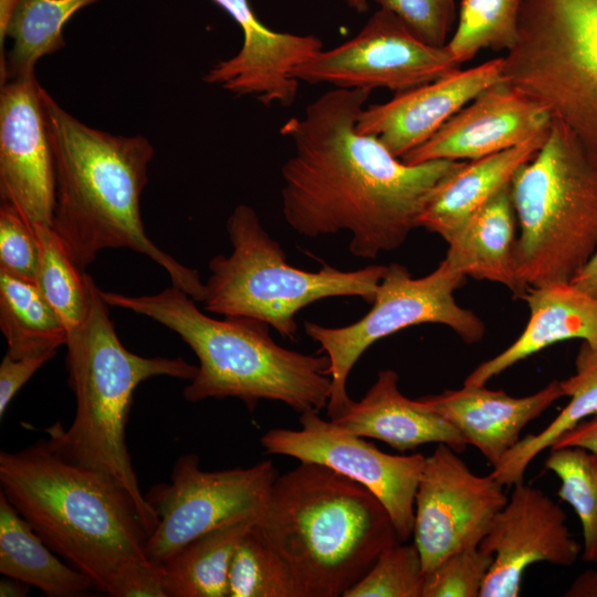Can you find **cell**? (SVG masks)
<instances>
[{
	"label": "cell",
	"mask_w": 597,
	"mask_h": 597,
	"mask_svg": "<svg viewBox=\"0 0 597 597\" xmlns=\"http://www.w3.org/2000/svg\"><path fill=\"white\" fill-rule=\"evenodd\" d=\"M371 91L332 88L281 127L292 155L281 168L282 213L297 233L347 231L362 259L399 248L432 189L463 161L408 164L357 128Z\"/></svg>",
	"instance_id": "1"
},
{
	"label": "cell",
	"mask_w": 597,
	"mask_h": 597,
	"mask_svg": "<svg viewBox=\"0 0 597 597\" xmlns=\"http://www.w3.org/2000/svg\"><path fill=\"white\" fill-rule=\"evenodd\" d=\"M41 97L54 156L52 228L71 260L84 270L103 249L127 248L147 255L172 285L203 302L198 272L160 250L146 234L140 196L154 157L142 135H114L87 126L43 87Z\"/></svg>",
	"instance_id": "2"
},
{
	"label": "cell",
	"mask_w": 597,
	"mask_h": 597,
	"mask_svg": "<svg viewBox=\"0 0 597 597\" xmlns=\"http://www.w3.org/2000/svg\"><path fill=\"white\" fill-rule=\"evenodd\" d=\"M1 492L46 545L118 597L151 561L148 532L129 493L109 475L62 459L45 439L0 453Z\"/></svg>",
	"instance_id": "3"
},
{
	"label": "cell",
	"mask_w": 597,
	"mask_h": 597,
	"mask_svg": "<svg viewBox=\"0 0 597 597\" xmlns=\"http://www.w3.org/2000/svg\"><path fill=\"white\" fill-rule=\"evenodd\" d=\"M256 527L291 570L302 597H338L399 543L383 503L318 463L276 476Z\"/></svg>",
	"instance_id": "4"
},
{
	"label": "cell",
	"mask_w": 597,
	"mask_h": 597,
	"mask_svg": "<svg viewBox=\"0 0 597 597\" xmlns=\"http://www.w3.org/2000/svg\"><path fill=\"white\" fill-rule=\"evenodd\" d=\"M100 292L109 306L155 320L192 349L199 366L182 391L186 400L233 397L253 411L259 400L266 399L300 413L318 412L327 406L332 386L328 357L277 345L266 323L239 316L211 317L174 285L153 295Z\"/></svg>",
	"instance_id": "5"
},
{
	"label": "cell",
	"mask_w": 597,
	"mask_h": 597,
	"mask_svg": "<svg viewBox=\"0 0 597 597\" xmlns=\"http://www.w3.org/2000/svg\"><path fill=\"white\" fill-rule=\"evenodd\" d=\"M108 306L95 285L86 318L69 332L65 363L76 411L69 428L53 425L45 440L62 459L117 481L134 500L149 536L158 516L139 488L126 444L133 394L155 376L191 380L198 366L181 357H143L128 350Z\"/></svg>",
	"instance_id": "6"
},
{
	"label": "cell",
	"mask_w": 597,
	"mask_h": 597,
	"mask_svg": "<svg viewBox=\"0 0 597 597\" xmlns=\"http://www.w3.org/2000/svg\"><path fill=\"white\" fill-rule=\"evenodd\" d=\"M520 237L515 269L528 287L572 282L597 249V155L554 119L511 180Z\"/></svg>",
	"instance_id": "7"
},
{
	"label": "cell",
	"mask_w": 597,
	"mask_h": 597,
	"mask_svg": "<svg viewBox=\"0 0 597 597\" xmlns=\"http://www.w3.org/2000/svg\"><path fill=\"white\" fill-rule=\"evenodd\" d=\"M227 231L232 251L209 262L211 275L205 283V310L266 323L284 338H295L296 314L316 301L357 296L371 304L386 271V265L355 271L294 268L248 205L233 209Z\"/></svg>",
	"instance_id": "8"
},
{
	"label": "cell",
	"mask_w": 597,
	"mask_h": 597,
	"mask_svg": "<svg viewBox=\"0 0 597 597\" xmlns=\"http://www.w3.org/2000/svg\"><path fill=\"white\" fill-rule=\"evenodd\" d=\"M504 80L597 155V0H522Z\"/></svg>",
	"instance_id": "9"
},
{
	"label": "cell",
	"mask_w": 597,
	"mask_h": 597,
	"mask_svg": "<svg viewBox=\"0 0 597 597\" xmlns=\"http://www.w3.org/2000/svg\"><path fill=\"white\" fill-rule=\"evenodd\" d=\"M464 280L465 275L446 258L422 277H412L406 266L391 263L386 265L370 311L360 320L342 327L304 323L306 335L320 344L329 360L327 375L332 386L326 407L331 420L339 417L353 401L346 391L348 375L377 341L425 323L446 325L467 344L483 338L484 323L454 300V292Z\"/></svg>",
	"instance_id": "10"
},
{
	"label": "cell",
	"mask_w": 597,
	"mask_h": 597,
	"mask_svg": "<svg viewBox=\"0 0 597 597\" xmlns=\"http://www.w3.org/2000/svg\"><path fill=\"white\" fill-rule=\"evenodd\" d=\"M276 469L271 460L249 468L205 471L188 453L176 461L169 483L154 485L146 499L158 516L146 554L163 564L200 535L243 516H259Z\"/></svg>",
	"instance_id": "11"
},
{
	"label": "cell",
	"mask_w": 597,
	"mask_h": 597,
	"mask_svg": "<svg viewBox=\"0 0 597 597\" xmlns=\"http://www.w3.org/2000/svg\"><path fill=\"white\" fill-rule=\"evenodd\" d=\"M458 67L446 45L423 42L394 13L379 8L355 36L316 52L294 70L293 76L312 85L399 93Z\"/></svg>",
	"instance_id": "12"
},
{
	"label": "cell",
	"mask_w": 597,
	"mask_h": 597,
	"mask_svg": "<svg viewBox=\"0 0 597 597\" xmlns=\"http://www.w3.org/2000/svg\"><path fill=\"white\" fill-rule=\"evenodd\" d=\"M301 429H271L261 437L266 453L318 463L367 488L387 509L400 542L412 535L415 498L426 457L390 454L325 420L316 411L300 417Z\"/></svg>",
	"instance_id": "13"
},
{
	"label": "cell",
	"mask_w": 597,
	"mask_h": 597,
	"mask_svg": "<svg viewBox=\"0 0 597 597\" xmlns=\"http://www.w3.org/2000/svg\"><path fill=\"white\" fill-rule=\"evenodd\" d=\"M507 500L491 473H473L457 451L439 443L426 457L415 498L412 535L425 574L449 555L480 546Z\"/></svg>",
	"instance_id": "14"
},
{
	"label": "cell",
	"mask_w": 597,
	"mask_h": 597,
	"mask_svg": "<svg viewBox=\"0 0 597 597\" xmlns=\"http://www.w3.org/2000/svg\"><path fill=\"white\" fill-rule=\"evenodd\" d=\"M34 74L10 80L0 91V198L31 226L52 227L54 156Z\"/></svg>",
	"instance_id": "15"
},
{
	"label": "cell",
	"mask_w": 597,
	"mask_h": 597,
	"mask_svg": "<svg viewBox=\"0 0 597 597\" xmlns=\"http://www.w3.org/2000/svg\"><path fill=\"white\" fill-rule=\"evenodd\" d=\"M480 547L494 556L480 597H517L528 566L545 562L570 567L582 553L561 505L523 481L513 485Z\"/></svg>",
	"instance_id": "16"
},
{
	"label": "cell",
	"mask_w": 597,
	"mask_h": 597,
	"mask_svg": "<svg viewBox=\"0 0 597 597\" xmlns=\"http://www.w3.org/2000/svg\"><path fill=\"white\" fill-rule=\"evenodd\" d=\"M552 121L542 104L503 81L480 93L401 160H475L546 133Z\"/></svg>",
	"instance_id": "17"
},
{
	"label": "cell",
	"mask_w": 597,
	"mask_h": 597,
	"mask_svg": "<svg viewBox=\"0 0 597 597\" xmlns=\"http://www.w3.org/2000/svg\"><path fill=\"white\" fill-rule=\"evenodd\" d=\"M241 28L243 43L237 54L214 64L203 76L240 96H254L266 106H290L300 82L294 70L323 49L313 34L277 32L260 21L249 0H212Z\"/></svg>",
	"instance_id": "18"
},
{
	"label": "cell",
	"mask_w": 597,
	"mask_h": 597,
	"mask_svg": "<svg viewBox=\"0 0 597 597\" xmlns=\"http://www.w3.org/2000/svg\"><path fill=\"white\" fill-rule=\"evenodd\" d=\"M503 81V56L464 70L458 67L434 81L395 93L385 103L365 107L357 128L401 158L428 140L480 93Z\"/></svg>",
	"instance_id": "19"
},
{
	"label": "cell",
	"mask_w": 597,
	"mask_h": 597,
	"mask_svg": "<svg viewBox=\"0 0 597 597\" xmlns=\"http://www.w3.org/2000/svg\"><path fill=\"white\" fill-rule=\"evenodd\" d=\"M562 397L561 380L554 379L523 397L491 390L485 385H463L418 400L450 422L467 444L476 448L494 468L520 441L523 429Z\"/></svg>",
	"instance_id": "20"
},
{
	"label": "cell",
	"mask_w": 597,
	"mask_h": 597,
	"mask_svg": "<svg viewBox=\"0 0 597 597\" xmlns=\"http://www.w3.org/2000/svg\"><path fill=\"white\" fill-rule=\"evenodd\" d=\"M530 310L522 334L496 356L476 366L463 385L483 386L516 363L567 339H582L597 349V301L570 282L528 287Z\"/></svg>",
	"instance_id": "21"
},
{
	"label": "cell",
	"mask_w": 597,
	"mask_h": 597,
	"mask_svg": "<svg viewBox=\"0 0 597 597\" xmlns=\"http://www.w3.org/2000/svg\"><path fill=\"white\" fill-rule=\"evenodd\" d=\"M394 369H381L366 395L332 420L348 432L380 440L405 452L428 443H444L458 453L467 448L460 432L444 418L409 399L399 389Z\"/></svg>",
	"instance_id": "22"
},
{
	"label": "cell",
	"mask_w": 597,
	"mask_h": 597,
	"mask_svg": "<svg viewBox=\"0 0 597 597\" xmlns=\"http://www.w3.org/2000/svg\"><path fill=\"white\" fill-rule=\"evenodd\" d=\"M547 132L515 147L463 161L432 189L416 219V228H425L448 242L480 208L511 184L516 170L538 151Z\"/></svg>",
	"instance_id": "23"
},
{
	"label": "cell",
	"mask_w": 597,
	"mask_h": 597,
	"mask_svg": "<svg viewBox=\"0 0 597 597\" xmlns=\"http://www.w3.org/2000/svg\"><path fill=\"white\" fill-rule=\"evenodd\" d=\"M515 221L510 184L448 241L446 259L465 276L500 283L514 298H523L528 286L516 274Z\"/></svg>",
	"instance_id": "24"
},
{
	"label": "cell",
	"mask_w": 597,
	"mask_h": 597,
	"mask_svg": "<svg viewBox=\"0 0 597 597\" xmlns=\"http://www.w3.org/2000/svg\"><path fill=\"white\" fill-rule=\"evenodd\" d=\"M0 493V573L50 597H76L94 588L91 579L63 563Z\"/></svg>",
	"instance_id": "25"
},
{
	"label": "cell",
	"mask_w": 597,
	"mask_h": 597,
	"mask_svg": "<svg viewBox=\"0 0 597 597\" xmlns=\"http://www.w3.org/2000/svg\"><path fill=\"white\" fill-rule=\"evenodd\" d=\"M258 517L227 522L192 540L164 562L166 597H228L232 555Z\"/></svg>",
	"instance_id": "26"
},
{
	"label": "cell",
	"mask_w": 597,
	"mask_h": 597,
	"mask_svg": "<svg viewBox=\"0 0 597 597\" xmlns=\"http://www.w3.org/2000/svg\"><path fill=\"white\" fill-rule=\"evenodd\" d=\"M568 404L540 432L525 436L503 457L491 474L504 486L523 481L531 462L583 420L597 413V349L582 342L575 358V374L561 380Z\"/></svg>",
	"instance_id": "27"
},
{
	"label": "cell",
	"mask_w": 597,
	"mask_h": 597,
	"mask_svg": "<svg viewBox=\"0 0 597 597\" xmlns=\"http://www.w3.org/2000/svg\"><path fill=\"white\" fill-rule=\"evenodd\" d=\"M98 0H19L0 39L13 41L1 61V82L34 74L36 62L65 46L62 31L80 9Z\"/></svg>",
	"instance_id": "28"
},
{
	"label": "cell",
	"mask_w": 597,
	"mask_h": 597,
	"mask_svg": "<svg viewBox=\"0 0 597 597\" xmlns=\"http://www.w3.org/2000/svg\"><path fill=\"white\" fill-rule=\"evenodd\" d=\"M0 328L7 353L23 357L56 352L69 331L35 283L0 270Z\"/></svg>",
	"instance_id": "29"
},
{
	"label": "cell",
	"mask_w": 597,
	"mask_h": 597,
	"mask_svg": "<svg viewBox=\"0 0 597 597\" xmlns=\"http://www.w3.org/2000/svg\"><path fill=\"white\" fill-rule=\"evenodd\" d=\"M33 228L39 243L35 285L70 332L86 318L95 283L71 260L52 227Z\"/></svg>",
	"instance_id": "30"
},
{
	"label": "cell",
	"mask_w": 597,
	"mask_h": 597,
	"mask_svg": "<svg viewBox=\"0 0 597 597\" xmlns=\"http://www.w3.org/2000/svg\"><path fill=\"white\" fill-rule=\"evenodd\" d=\"M522 0H462L446 48L460 66L484 50L510 51L517 39Z\"/></svg>",
	"instance_id": "31"
},
{
	"label": "cell",
	"mask_w": 597,
	"mask_h": 597,
	"mask_svg": "<svg viewBox=\"0 0 597 597\" xmlns=\"http://www.w3.org/2000/svg\"><path fill=\"white\" fill-rule=\"evenodd\" d=\"M544 464L561 481L559 499L579 519L582 559L597 564V452L576 446L554 448Z\"/></svg>",
	"instance_id": "32"
},
{
	"label": "cell",
	"mask_w": 597,
	"mask_h": 597,
	"mask_svg": "<svg viewBox=\"0 0 597 597\" xmlns=\"http://www.w3.org/2000/svg\"><path fill=\"white\" fill-rule=\"evenodd\" d=\"M228 597H302L291 570L265 541L256 523L232 555Z\"/></svg>",
	"instance_id": "33"
},
{
	"label": "cell",
	"mask_w": 597,
	"mask_h": 597,
	"mask_svg": "<svg viewBox=\"0 0 597 597\" xmlns=\"http://www.w3.org/2000/svg\"><path fill=\"white\" fill-rule=\"evenodd\" d=\"M426 574L416 544L386 548L343 597H422Z\"/></svg>",
	"instance_id": "34"
},
{
	"label": "cell",
	"mask_w": 597,
	"mask_h": 597,
	"mask_svg": "<svg viewBox=\"0 0 597 597\" xmlns=\"http://www.w3.org/2000/svg\"><path fill=\"white\" fill-rule=\"evenodd\" d=\"M493 559L480 546L449 555L426 574L422 597H480Z\"/></svg>",
	"instance_id": "35"
},
{
	"label": "cell",
	"mask_w": 597,
	"mask_h": 597,
	"mask_svg": "<svg viewBox=\"0 0 597 597\" xmlns=\"http://www.w3.org/2000/svg\"><path fill=\"white\" fill-rule=\"evenodd\" d=\"M394 13L420 40L444 46L455 22L454 0H374Z\"/></svg>",
	"instance_id": "36"
},
{
	"label": "cell",
	"mask_w": 597,
	"mask_h": 597,
	"mask_svg": "<svg viewBox=\"0 0 597 597\" xmlns=\"http://www.w3.org/2000/svg\"><path fill=\"white\" fill-rule=\"evenodd\" d=\"M39 243L33 226L17 210L0 208V270L35 283Z\"/></svg>",
	"instance_id": "37"
},
{
	"label": "cell",
	"mask_w": 597,
	"mask_h": 597,
	"mask_svg": "<svg viewBox=\"0 0 597 597\" xmlns=\"http://www.w3.org/2000/svg\"><path fill=\"white\" fill-rule=\"evenodd\" d=\"M56 352L12 357L4 354L0 365V417L2 418L10 401L33 374Z\"/></svg>",
	"instance_id": "38"
},
{
	"label": "cell",
	"mask_w": 597,
	"mask_h": 597,
	"mask_svg": "<svg viewBox=\"0 0 597 597\" xmlns=\"http://www.w3.org/2000/svg\"><path fill=\"white\" fill-rule=\"evenodd\" d=\"M570 446L597 452V413L583 420L574 429L562 436L551 449Z\"/></svg>",
	"instance_id": "39"
},
{
	"label": "cell",
	"mask_w": 597,
	"mask_h": 597,
	"mask_svg": "<svg viewBox=\"0 0 597 597\" xmlns=\"http://www.w3.org/2000/svg\"><path fill=\"white\" fill-rule=\"evenodd\" d=\"M570 283L597 301V249Z\"/></svg>",
	"instance_id": "40"
},
{
	"label": "cell",
	"mask_w": 597,
	"mask_h": 597,
	"mask_svg": "<svg viewBox=\"0 0 597 597\" xmlns=\"http://www.w3.org/2000/svg\"><path fill=\"white\" fill-rule=\"evenodd\" d=\"M565 597H597V569L578 574L564 593Z\"/></svg>",
	"instance_id": "41"
},
{
	"label": "cell",
	"mask_w": 597,
	"mask_h": 597,
	"mask_svg": "<svg viewBox=\"0 0 597 597\" xmlns=\"http://www.w3.org/2000/svg\"><path fill=\"white\" fill-rule=\"evenodd\" d=\"M4 579L0 582V596L1 597H21L25 596L29 590V585L22 583L15 578L4 576Z\"/></svg>",
	"instance_id": "42"
},
{
	"label": "cell",
	"mask_w": 597,
	"mask_h": 597,
	"mask_svg": "<svg viewBox=\"0 0 597 597\" xmlns=\"http://www.w3.org/2000/svg\"><path fill=\"white\" fill-rule=\"evenodd\" d=\"M347 4L359 13H365L368 10L367 0H346Z\"/></svg>",
	"instance_id": "43"
}]
</instances>
